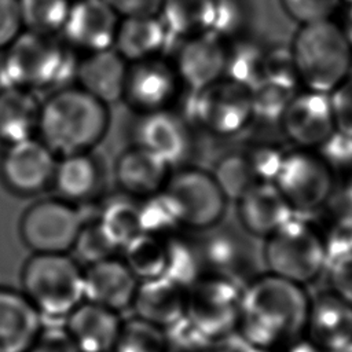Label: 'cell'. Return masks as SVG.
Segmentation results:
<instances>
[{"label": "cell", "mask_w": 352, "mask_h": 352, "mask_svg": "<svg viewBox=\"0 0 352 352\" xmlns=\"http://www.w3.org/2000/svg\"><path fill=\"white\" fill-rule=\"evenodd\" d=\"M311 296L305 286L270 272L242 287L236 334L263 352L283 351L302 338Z\"/></svg>", "instance_id": "6da1fadb"}, {"label": "cell", "mask_w": 352, "mask_h": 352, "mask_svg": "<svg viewBox=\"0 0 352 352\" xmlns=\"http://www.w3.org/2000/svg\"><path fill=\"white\" fill-rule=\"evenodd\" d=\"M109 125V106L70 82L41 100L37 138L56 157H63L94 151L104 139Z\"/></svg>", "instance_id": "7a4b0ae2"}, {"label": "cell", "mask_w": 352, "mask_h": 352, "mask_svg": "<svg viewBox=\"0 0 352 352\" xmlns=\"http://www.w3.org/2000/svg\"><path fill=\"white\" fill-rule=\"evenodd\" d=\"M77 55L59 36L23 30L0 58V85L54 91L70 84Z\"/></svg>", "instance_id": "3957f363"}, {"label": "cell", "mask_w": 352, "mask_h": 352, "mask_svg": "<svg viewBox=\"0 0 352 352\" xmlns=\"http://www.w3.org/2000/svg\"><path fill=\"white\" fill-rule=\"evenodd\" d=\"M289 48L304 89L327 95L352 74V47L333 19L300 25Z\"/></svg>", "instance_id": "277c9868"}, {"label": "cell", "mask_w": 352, "mask_h": 352, "mask_svg": "<svg viewBox=\"0 0 352 352\" xmlns=\"http://www.w3.org/2000/svg\"><path fill=\"white\" fill-rule=\"evenodd\" d=\"M21 292L45 323H62L84 298V267L70 253H32L21 270Z\"/></svg>", "instance_id": "5b68a950"}, {"label": "cell", "mask_w": 352, "mask_h": 352, "mask_svg": "<svg viewBox=\"0 0 352 352\" xmlns=\"http://www.w3.org/2000/svg\"><path fill=\"white\" fill-rule=\"evenodd\" d=\"M261 258L267 272L301 286L315 282L327 267V250L318 224L298 214L263 239Z\"/></svg>", "instance_id": "8992f818"}, {"label": "cell", "mask_w": 352, "mask_h": 352, "mask_svg": "<svg viewBox=\"0 0 352 352\" xmlns=\"http://www.w3.org/2000/svg\"><path fill=\"white\" fill-rule=\"evenodd\" d=\"M186 232L201 234L223 221L228 199L210 170L194 165L173 168L162 190Z\"/></svg>", "instance_id": "52a82bcc"}, {"label": "cell", "mask_w": 352, "mask_h": 352, "mask_svg": "<svg viewBox=\"0 0 352 352\" xmlns=\"http://www.w3.org/2000/svg\"><path fill=\"white\" fill-rule=\"evenodd\" d=\"M242 285L220 275L202 274L186 290L184 322L199 337L220 342L236 333Z\"/></svg>", "instance_id": "ba28073f"}, {"label": "cell", "mask_w": 352, "mask_h": 352, "mask_svg": "<svg viewBox=\"0 0 352 352\" xmlns=\"http://www.w3.org/2000/svg\"><path fill=\"white\" fill-rule=\"evenodd\" d=\"M184 116L212 136H236L254 121L252 89L223 77L204 89L191 92Z\"/></svg>", "instance_id": "9c48e42d"}, {"label": "cell", "mask_w": 352, "mask_h": 352, "mask_svg": "<svg viewBox=\"0 0 352 352\" xmlns=\"http://www.w3.org/2000/svg\"><path fill=\"white\" fill-rule=\"evenodd\" d=\"M294 214L311 216L322 210L336 188V173L315 150L286 151L272 182Z\"/></svg>", "instance_id": "30bf717a"}, {"label": "cell", "mask_w": 352, "mask_h": 352, "mask_svg": "<svg viewBox=\"0 0 352 352\" xmlns=\"http://www.w3.org/2000/svg\"><path fill=\"white\" fill-rule=\"evenodd\" d=\"M87 219L77 205L41 198L22 213L19 236L32 253H72Z\"/></svg>", "instance_id": "8fae6325"}, {"label": "cell", "mask_w": 352, "mask_h": 352, "mask_svg": "<svg viewBox=\"0 0 352 352\" xmlns=\"http://www.w3.org/2000/svg\"><path fill=\"white\" fill-rule=\"evenodd\" d=\"M183 88L170 59L162 55L128 63L122 102L133 114L172 110Z\"/></svg>", "instance_id": "7c38bea8"}, {"label": "cell", "mask_w": 352, "mask_h": 352, "mask_svg": "<svg viewBox=\"0 0 352 352\" xmlns=\"http://www.w3.org/2000/svg\"><path fill=\"white\" fill-rule=\"evenodd\" d=\"M3 147L0 179L8 191L32 197L51 187L58 157L43 140L36 136Z\"/></svg>", "instance_id": "4fadbf2b"}, {"label": "cell", "mask_w": 352, "mask_h": 352, "mask_svg": "<svg viewBox=\"0 0 352 352\" xmlns=\"http://www.w3.org/2000/svg\"><path fill=\"white\" fill-rule=\"evenodd\" d=\"M135 116L132 144L155 154L172 168L184 165L192 146L188 118L176 109Z\"/></svg>", "instance_id": "5bb4252c"}, {"label": "cell", "mask_w": 352, "mask_h": 352, "mask_svg": "<svg viewBox=\"0 0 352 352\" xmlns=\"http://www.w3.org/2000/svg\"><path fill=\"white\" fill-rule=\"evenodd\" d=\"M276 125L294 148L318 150L336 131L329 96L298 89L286 104Z\"/></svg>", "instance_id": "9a60e30c"}, {"label": "cell", "mask_w": 352, "mask_h": 352, "mask_svg": "<svg viewBox=\"0 0 352 352\" xmlns=\"http://www.w3.org/2000/svg\"><path fill=\"white\" fill-rule=\"evenodd\" d=\"M118 22L104 0H73L59 37L78 56L99 52L113 48Z\"/></svg>", "instance_id": "2e32d148"}, {"label": "cell", "mask_w": 352, "mask_h": 352, "mask_svg": "<svg viewBox=\"0 0 352 352\" xmlns=\"http://www.w3.org/2000/svg\"><path fill=\"white\" fill-rule=\"evenodd\" d=\"M177 40L169 59L186 89L195 92L224 77L227 41L212 32Z\"/></svg>", "instance_id": "e0dca14e"}, {"label": "cell", "mask_w": 352, "mask_h": 352, "mask_svg": "<svg viewBox=\"0 0 352 352\" xmlns=\"http://www.w3.org/2000/svg\"><path fill=\"white\" fill-rule=\"evenodd\" d=\"M302 340L320 352H336L352 342V305L329 289L311 297Z\"/></svg>", "instance_id": "ac0fdd59"}, {"label": "cell", "mask_w": 352, "mask_h": 352, "mask_svg": "<svg viewBox=\"0 0 352 352\" xmlns=\"http://www.w3.org/2000/svg\"><path fill=\"white\" fill-rule=\"evenodd\" d=\"M139 282L121 256H113L84 267V298L121 314L131 309Z\"/></svg>", "instance_id": "d6986e66"}, {"label": "cell", "mask_w": 352, "mask_h": 352, "mask_svg": "<svg viewBox=\"0 0 352 352\" xmlns=\"http://www.w3.org/2000/svg\"><path fill=\"white\" fill-rule=\"evenodd\" d=\"M104 166L94 151L58 157L51 187L55 197L73 205H85L103 197Z\"/></svg>", "instance_id": "ffe728a7"}, {"label": "cell", "mask_w": 352, "mask_h": 352, "mask_svg": "<svg viewBox=\"0 0 352 352\" xmlns=\"http://www.w3.org/2000/svg\"><path fill=\"white\" fill-rule=\"evenodd\" d=\"M121 314L84 300L62 322L80 352H116Z\"/></svg>", "instance_id": "44dd1931"}, {"label": "cell", "mask_w": 352, "mask_h": 352, "mask_svg": "<svg viewBox=\"0 0 352 352\" xmlns=\"http://www.w3.org/2000/svg\"><path fill=\"white\" fill-rule=\"evenodd\" d=\"M236 219L242 230L254 238L265 239L294 212L272 182L257 183L235 201Z\"/></svg>", "instance_id": "7402d4cb"}, {"label": "cell", "mask_w": 352, "mask_h": 352, "mask_svg": "<svg viewBox=\"0 0 352 352\" xmlns=\"http://www.w3.org/2000/svg\"><path fill=\"white\" fill-rule=\"evenodd\" d=\"M172 169L155 154L131 144L117 157L114 177L120 192L142 201L164 190Z\"/></svg>", "instance_id": "603a6c76"}, {"label": "cell", "mask_w": 352, "mask_h": 352, "mask_svg": "<svg viewBox=\"0 0 352 352\" xmlns=\"http://www.w3.org/2000/svg\"><path fill=\"white\" fill-rule=\"evenodd\" d=\"M128 73L125 62L113 48L77 58L73 81L89 95L110 106L122 102Z\"/></svg>", "instance_id": "cb8c5ba5"}, {"label": "cell", "mask_w": 352, "mask_h": 352, "mask_svg": "<svg viewBox=\"0 0 352 352\" xmlns=\"http://www.w3.org/2000/svg\"><path fill=\"white\" fill-rule=\"evenodd\" d=\"M44 323L21 289L0 285V352H28Z\"/></svg>", "instance_id": "d4e9b609"}, {"label": "cell", "mask_w": 352, "mask_h": 352, "mask_svg": "<svg viewBox=\"0 0 352 352\" xmlns=\"http://www.w3.org/2000/svg\"><path fill=\"white\" fill-rule=\"evenodd\" d=\"M186 290L166 276L142 280L131 309L135 316L169 330L184 320Z\"/></svg>", "instance_id": "484cf974"}, {"label": "cell", "mask_w": 352, "mask_h": 352, "mask_svg": "<svg viewBox=\"0 0 352 352\" xmlns=\"http://www.w3.org/2000/svg\"><path fill=\"white\" fill-rule=\"evenodd\" d=\"M170 33L160 15L120 18L113 50L128 63L162 56Z\"/></svg>", "instance_id": "4316f807"}, {"label": "cell", "mask_w": 352, "mask_h": 352, "mask_svg": "<svg viewBox=\"0 0 352 352\" xmlns=\"http://www.w3.org/2000/svg\"><path fill=\"white\" fill-rule=\"evenodd\" d=\"M41 100L37 94L0 85V143L8 146L37 136Z\"/></svg>", "instance_id": "83f0119b"}, {"label": "cell", "mask_w": 352, "mask_h": 352, "mask_svg": "<svg viewBox=\"0 0 352 352\" xmlns=\"http://www.w3.org/2000/svg\"><path fill=\"white\" fill-rule=\"evenodd\" d=\"M201 234L197 245L204 274L226 276L239 283V278L248 270V254L238 236L216 227Z\"/></svg>", "instance_id": "f1b7e54d"}, {"label": "cell", "mask_w": 352, "mask_h": 352, "mask_svg": "<svg viewBox=\"0 0 352 352\" xmlns=\"http://www.w3.org/2000/svg\"><path fill=\"white\" fill-rule=\"evenodd\" d=\"M217 0H164L160 18L170 36L190 37L212 32Z\"/></svg>", "instance_id": "f546056e"}, {"label": "cell", "mask_w": 352, "mask_h": 352, "mask_svg": "<svg viewBox=\"0 0 352 352\" xmlns=\"http://www.w3.org/2000/svg\"><path fill=\"white\" fill-rule=\"evenodd\" d=\"M139 199L131 198L122 192L104 198L94 219L111 242L121 249L140 231Z\"/></svg>", "instance_id": "4dcf8cb0"}, {"label": "cell", "mask_w": 352, "mask_h": 352, "mask_svg": "<svg viewBox=\"0 0 352 352\" xmlns=\"http://www.w3.org/2000/svg\"><path fill=\"white\" fill-rule=\"evenodd\" d=\"M120 256L140 282L165 276L166 238L140 232L121 249Z\"/></svg>", "instance_id": "1f68e13d"}, {"label": "cell", "mask_w": 352, "mask_h": 352, "mask_svg": "<svg viewBox=\"0 0 352 352\" xmlns=\"http://www.w3.org/2000/svg\"><path fill=\"white\" fill-rule=\"evenodd\" d=\"M265 50L246 36L228 41L224 77L252 89L261 81Z\"/></svg>", "instance_id": "d6a6232c"}, {"label": "cell", "mask_w": 352, "mask_h": 352, "mask_svg": "<svg viewBox=\"0 0 352 352\" xmlns=\"http://www.w3.org/2000/svg\"><path fill=\"white\" fill-rule=\"evenodd\" d=\"M202 274L197 239L186 235V231L166 236L165 276L187 289Z\"/></svg>", "instance_id": "836d02e7"}, {"label": "cell", "mask_w": 352, "mask_h": 352, "mask_svg": "<svg viewBox=\"0 0 352 352\" xmlns=\"http://www.w3.org/2000/svg\"><path fill=\"white\" fill-rule=\"evenodd\" d=\"M210 173L228 202H235L258 183L242 147L220 155Z\"/></svg>", "instance_id": "e575fe53"}, {"label": "cell", "mask_w": 352, "mask_h": 352, "mask_svg": "<svg viewBox=\"0 0 352 352\" xmlns=\"http://www.w3.org/2000/svg\"><path fill=\"white\" fill-rule=\"evenodd\" d=\"M116 352H170L168 331L132 315L122 320Z\"/></svg>", "instance_id": "d590c367"}, {"label": "cell", "mask_w": 352, "mask_h": 352, "mask_svg": "<svg viewBox=\"0 0 352 352\" xmlns=\"http://www.w3.org/2000/svg\"><path fill=\"white\" fill-rule=\"evenodd\" d=\"M73 0H19L25 30L59 36Z\"/></svg>", "instance_id": "8d00e7d4"}, {"label": "cell", "mask_w": 352, "mask_h": 352, "mask_svg": "<svg viewBox=\"0 0 352 352\" xmlns=\"http://www.w3.org/2000/svg\"><path fill=\"white\" fill-rule=\"evenodd\" d=\"M139 219L144 234L166 238L183 231L162 191L139 202Z\"/></svg>", "instance_id": "74e56055"}, {"label": "cell", "mask_w": 352, "mask_h": 352, "mask_svg": "<svg viewBox=\"0 0 352 352\" xmlns=\"http://www.w3.org/2000/svg\"><path fill=\"white\" fill-rule=\"evenodd\" d=\"M297 91L279 82L261 80L252 88L254 121L261 120L264 122L278 124L282 111Z\"/></svg>", "instance_id": "f35d334b"}, {"label": "cell", "mask_w": 352, "mask_h": 352, "mask_svg": "<svg viewBox=\"0 0 352 352\" xmlns=\"http://www.w3.org/2000/svg\"><path fill=\"white\" fill-rule=\"evenodd\" d=\"M72 252L82 267L120 254V249L103 232L94 217L87 219Z\"/></svg>", "instance_id": "ab89813d"}, {"label": "cell", "mask_w": 352, "mask_h": 352, "mask_svg": "<svg viewBox=\"0 0 352 352\" xmlns=\"http://www.w3.org/2000/svg\"><path fill=\"white\" fill-rule=\"evenodd\" d=\"M250 16L248 0H217L212 33L227 43L242 37L250 23Z\"/></svg>", "instance_id": "60d3db41"}, {"label": "cell", "mask_w": 352, "mask_h": 352, "mask_svg": "<svg viewBox=\"0 0 352 352\" xmlns=\"http://www.w3.org/2000/svg\"><path fill=\"white\" fill-rule=\"evenodd\" d=\"M252 170L258 183L264 182H274L283 155V151L279 146L268 142H257L242 147Z\"/></svg>", "instance_id": "b9f144b4"}, {"label": "cell", "mask_w": 352, "mask_h": 352, "mask_svg": "<svg viewBox=\"0 0 352 352\" xmlns=\"http://www.w3.org/2000/svg\"><path fill=\"white\" fill-rule=\"evenodd\" d=\"M283 11L298 25L333 19L342 0H279Z\"/></svg>", "instance_id": "7bdbcfd3"}, {"label": "cell", "mask_w": 352, "mask_h": 352, "mask_svg": "<svg viewBox=\"0 0 352 352\" xmlns=\"http://www.w3.org/2000/svg\"><path fill=\"white\" fill-rule=\"evenodd\" d=\"M327 250V261L341 253L352 250V213L342 209L324 226H318Z\"/></svg>", "instance_id": "ee69618b"}, {"label": "cell", "mask_w": 352, "mask_h": 352, "mask_svg": "<svg viewBox=\"0 0 352 352\" xmlns=\"http://www.w3.org/2000/svg\"><path fill=\"white\" fill-rule=\"evenodd\" d=\"M334 173L352 172V138L334 131L324 143L315 150Z\"/></svg>", "instance_id": "f6af8a7d"}, {"label": "cell", "mask_w": 352, "mask_h": 352, "mask_svg": "<svg viewBox=\"0 0 352 352\" xmlns=\"http://www.w3.org/2000/svg\"><path fill=\"white\" fill-rule=\"evenodd\" d=\"M324 272L329 290L352 305V250L330 258Z\"/></svg>", "instance_id": "bcb514c9"}, {"label": "cell", "mask_w": 352, "mask_h": 352, "mask_svg": "<svg viewBox=\"0 0 352 352\" xmlns=\"http://www.w3.org/2000/svg\"><path fill=\"white\" fill-rule=\"evenodd\" d=\"M334 129L352 138V74L327 94Z\"/></svg>", "instance_id": "7dc6e473"}, {"label": "cell", "mask_w": 352, "mask_h": 352, "mask_svg": "<svg viewBox=\"0 0 352 352\" xmlns=\"http://www.w3.org/2000/svg\"><path fill=\"white\" fill-rule=\"evenodd\" d=\"M28 352H80L62 323H44Z\"/></svg>", "instance_id": "c3c4849f"}, {"label": "cell", "mask_w": 352, "mask_h": 352, "mask_svg": "<svg viewBox=\"0 0 352 352\" xmlns=\"http://www.w3.org/2000/svg\"><path fill=\"white\" fill-rule=\"evenodd\" d=\"M23 30L19 0H0V51L12 44Z\"/></svg>", "instance_id": "681fc988"}, {"label": "cell", "mask_w": 352, "mask_h": 352, "mask_svg": "<svg viewBox=\"0 0 352 352\" xmlns=\"http://www.w3.org/2000/svg\"><path fill=\"white\" fill-rule=\"evenodd\" d=\"M120 18L160 15L164 0H104Z\"/></svg>", "instance_id": "f907efd6"}, {"label": "cell", "mask_w": 352, "mask_h": 352, "mask_svg": "<svg viewBox=\"0 0 352 352\" xmlns=\"http://www.w3.org/2000/svg\"><path fill=\"white\" fill-rule=\"evenodd\" d=\"M341 199L344 209L352 213V172L346 173V177L341 187Z\"/></svg>", "instance_id": "816d5d0a"}, {"label": "cell", "mask_w": 352, "mask_h": 352, "mask_svg": "<svg viewBox=\"0 0 352 352\" xmlns=\"http://www.w3.org/2000/svg\"><path fill=\"white\" fill-rule=\"evenodd\" d=\"M340 26H341V30H342L345 38L348 40L349 45L352 47V3L348 4Z\"/></svg>", "instance_id": "f5cc1de1"}, {"label": "cell", "mask_w": 352, "mask_h": 352, "mask_svg": "<svg viewBox=\"0 0 352 352\" xmlns=\"http://www.w3.org/2000/svg\"><path fill=\"white\" fill-rule=\"evenodd\" d=\"M285 352H320V351H318L316 348H314L305 340L301 338V340L296 341L294 344H292L290 346H287L285 349Z\"/></svg>", "instance_id": "db71d44e"}, {"label": "cell", "mask_w": 352, "mask_h": 352, "mask_svg": "<svg viewBox=\"0 0 352 352\" xmlns=\"http://www.w3.org/2000/svg\"><path fill=\"white\" fill-rule=\"evenodd\" d=\"M336 352H352V342H351V344H348L346 346H344V348H341V349L336 351Z\"/></svg>", "instance_id": "11a10c76"}]
</instances>
